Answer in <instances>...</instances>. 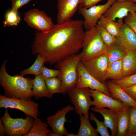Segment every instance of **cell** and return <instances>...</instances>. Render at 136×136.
<instances>
[{"label": "cell", "mask_w": 136, "mask_h": 136, "mask_svg": "<svg viewBox=\"0 0 136 136\" xmlns=\"http://www.w3.org/2000/svg\"><path fill=\"white\" fill-rule=\"evenodd\" d=\"M83 21L71 19L55 25L47 32L36 31L31 47L32 54H40L45 63L52 65L77 54L82 48L84 35Z\"/></svg>", "instance_id": "obj_1"}, {"label": "cell", "mask_w": 136, "mask_h": 136, "mask_svg": "<svg viewBox=\"0 0 136 136\" xmlns=\"http://www.w3.org/2000/svg\"><path fill=\"white\" fill-rule=\"evenodd\" d=\"M7 60H3L0 69V84L4 91V95L9 98L31 100L33 79L24 77L21 74L10 75L6 69Z\"/></svg>", "instance_id": "obj_2"}, {"label": "cell", "mask_w": 136, "mask_h": 136, "mask_svg": "<svg viewBox=\"0 0 136 136\" xmlns=\"http://www.w3.org/2000/svg\"><path fill=\"white\" fill-rule=\"evenodd\" d=\"M81 60L80 53L68 56L56 64L55 67L60 71L58 77L61 81V93L65 95L75 88L78 80L77 67Z\"/></svg>", "instance_id": "obj_3"}, {"label": "cell", "mask_w": 136, "mask_h": 136, "mask_svg": "<svg viewBox=\"0 0 136 136\" xmlns=\"http://www.w3.org/2000/svg\"><path fill=\"white\" fill-rule=\"evenodd\" d=\"M82 46V50L80 53L81 61L106 53L108 48L96 26L85 31Z\"/></svg>", "instance_id": "obj_4"}, {"label": "cell", "mask_w": 136, "mask_h": 136, "mask_svg": "<svg viewBox=\"0 0 136 136\" xmlns=\"http://www.w3.org/2000/svg\"><path fill=\"white\" fill-rule=\"evenodd\" d=\"M1 118L6 134L8 136H25L31 128L34 120L29 116H26L25 119L13 118L10 116L7 108Z\"/></svg>", "instance_id": "obj_5"}, {"label": "cell", "mask_w": 136, "mask_h": 136, "mask_svg": "<svg viewBox=\"0 0 136 136\" xmlns=\"http://www.w3.org/2000/svg\"><path fill=\"white\" fill-rule=\"evenodd\" d=\"M70 101L74 106L76 113L79 115H83L89 119V111L91 106L90 89L88 88H74L67 93Z\"/></svg>", "instance_id": "obj_6"}, {"label": "cell", "mask_w": 136, "mask_h": 136, "mask_svg": "<svg viewBox=\"0 0 136 136\" xmlns=\"http://www.w3.org/2000/svg\"><path fill=\"white\" fill-rule=\"evenodd\" d=\"M38 105L33 100H26L14 98H9L0 95V108H5L18 109L23 112L26 116L34 119L38 118L40 115Z\"/></svg>", "instance_id": "obj_7"}, {"label": "cell", "mask_w": 136, "mask_h": 136, "mask_svg": "<svg viewBox=\"0 0 136 136\" xmlns=\"http://www.w3.org/2000/svg\"><path fill=\"white\" fill-rule=\"evenodd\" d=\"M24 19L29 26L42 32L52 29L55 25L51 18L44 11L37 9L29 10L24 13Z\"/></svg>", "instance_id": "obj_8"}, {"label": "cell", "mask_w": 136, "mask_h": 136, "mask_svg": "<svg viewBox=\"0 0 136 136\" xmlns=\"http://www.w3.org/2000/svg\"><path fill=\"white\" fill-rule=\"evenodd\" d=\"M116 0H108L105 4L95 5L86 9L79 6V13L84 18L83 25L84 28L88 30L95 26L100 17Z\"/></svg>", "instance_id": "obj_9"}, {"label": "cell", "mask_w": 136, "mask_h": 136, "mask_svg": "<svg viewBox=\"0 0 136 136\" xmlns=\"http://www.w3.org/2000/svg\"><path fill=\"white\" fill-rule=\"evenodd\" d=\"M81 61L91 75L100 82L105 83V77L108 64L106 53Z\"/></svg>", "instance_id": "obj_10"}, {"label": "cell", "mask_w": 136, "mask_h": 136, "mask_svg": "<svg viewBox=\"0 0 136 136\" xmlns=\"http://www.w3.org/2000/svg\"><path fill=\"white\" fill-rule=\"evenodd\" d=\"M77 69L78 78L76 88H88L91 89L97 90L111 96L106 84L100 82L91 75L85 68L81 61L79 63Z\"/></svg>", "instance_id": "obj_11"}, {"label": "cell", "mask_w": 136, "mask_h": 136, "mask_svg": "<svg viewBox=\"0 0 136 136\" xmlns=\"http://www.w3.org/2000/svg\"><path fill=\"white\" fill-rule=\"evenodd\" d=\"M91 96L93 98L91 105L97 108H108L116 111H123L127 106L119 100L115 99L103 92L90 89Z\"/></svg>", "instance_id": "obj_12"}, {"label": "cell", "mask_w": 136, "mask_h": 136, "mask_svg": "<svg viewBox=\"0 0 136 136\" xmlns=\"http://www.w3.org/2000/svg\"><path fill=\"white\" fill-rule=\"evenodd\" d=\"M74 110V107L68 105L58 110L55 114L46 118L47 124L57 136L66 135L68 133L64 126L65 123L69 121L65 116L67 113Z\"/></svg>", "instance_id": "obj_13"}, {"label": "cell", "mask_w": 136, "mask_h": 136, "mask_svg": "<svg viewBox=\"0 0 136 136\" xmlns=\"http://www.w3.org/2000/svg\"><path fill=\"white\" fill-rule=\"evenodd\" d=\"M135 12L134 3L128 1L122 2L116 1L103 15L107 18L116 21V19L122 20L129 13Z\"/></svg>", "instance_id": "obj_14"}, {"label": "cell", "mask_w": 136, "mask_h": 136, "mask_svg": "<svg viewBox=\"0 0 136 136\" xmlns=\"http://www.w3.org/2000/svg\"><path fill=\"white\" fill-rule=\"evenodd\" d=\"M80 0H58L57 21L60 24L71 19L78 10Z\"/></svg>", "instance_id": "obj_15"}, {"label": "cell", "mask_w": 136, "mask_h": 136, "mask_svg": "<svg viewBox=\"0 0 136 136\" xmlns=\"http://www.w3.org/2000/svg\"><path fill=\"white\" fill-rule=\"evenodd\" d=\"M115 37L116 43L126 51L136 49V34L124 23Z\"/></svg>", "instance_id": "obj_16"}, {"label": "cell", "mask_w": 136, "mask_h": 136, "mask_svg": "<svg viewBox=\"0 0 136 136\" xmlns=\"http://www.w3.org/2000/svg\"><path fill=\"white\" fill-rule=\"evenodd\" d=\"M105 84L112 98L120 100L127 106L136 107V102L122 88L112 80L108 81Z\"/></svg>", "instance_id": "obj_17"}, {"label": "cell", "mask_w": 136, "mask_h": 136, "mask_svg": "<svg viewBox=\"0 0 136 136\" xmlns=\"http://www.w3.org/2000/svg\"><path fill=\"white\" fill-rule=\"evenodd\" d=\"M91 109L103 116L105 123L111 131V136L116 135L118 131V117L116 111L109 109L95 107L91 108Z\"/></svg>", "instance_id": "obj_18"}, {"label": "cell", "mask_w": 136, "mask_h": 136, "mask_svg": "<svg viewBox=\"0 0 136 136\" xmlns=\"http://www.w3.org/2000/svg\"><path fill=\"white\" fill-rule=\"evenodd\" d=\"M32 92L33 97L36 100L44 97L51 98L52 97L48 91L45 80L40 75L35 76L33 79Z\"/></svg>", "instance_id": "obj_19"}, {"label": "cell", "mask_w": 136, "mask_h": 136, "mask_svg": "<svg viewBox=\"0 0 136 136\" xmlns=\"http://www.w3.org/2000/svg\"><path fill=\"white\" fill-rule=\"evenodd\" d=\"M122 65L123 77L136 74V49L126 51Z\"/></svg>", "instance_id": "obj_20"}, {"label": "cell", "mask_w": 136, "mask_h": 136, "mask_svg": "<svg viewBox=\"0 0 136 136\" xmlns=\"http://www.w3.org/2000/svg\"><path fill=\"white\" fill-rule=\"evenodd\" d=\"M130 107L127 106L123 111H116L118 117L117 136H126L129 124Z\"/></svg>", "instance_id": "obj_21"}, {"label": "cell", "mask_w": 136, "mask_h": 136, "mask_svg": "<svg viewBox=\"0 0 136 136\" xmlns=\"http://www.w3.org/2000/svg\"><path fill=\"white\" fill-rule=\"evenodd\" d=\"M123 23L122 19H118L117 21H114L107 18L103 15L99 18L97 24L103 27L116 37L118 34L121 27Z\"/></svg>", "instance_id": "obj_22"}, {"label": "cell", "mask_w": 136, "mask_h": 136, "mask_svg": "<svg viewBox=\"0 0 136 136\" xmlns=\"http://www.w3.org/2000/svg\"><path fill=\"white\" fill-rule=\"evenodd\" d=\"M122 59L113 62L108 67L105 77V81L118 80L123 77Z\"/></svg>", "instance_id": "obj_23"}, {"label": "cell", "mask_w": 136, "mask_h": 136, "mask_svg": "<svg viewBox=\"0 0 136 136\" xmlns=\"http://www.w3.org/2000/svg\"><path fill=\"white\" fill-rule=\"evenodd\" d=\"M79 119L80 125L78 131L76 136H98V133L91 125L89 119L82 115H79Z\"/></svg>", "instance_id": "obj_24"}, {"label": "cell", "mask_w": 136, "mask_h": 136, "mask_svg": "<svg viewBox=\"0 0 136 136\" xmlns=\"http://www.w3.org/2000/svg\"><path fill=\"white\" fill-rule=\"evenodd\" d=\"M48 126L47 123L43 122L39 118L34 119L31 128L25 136H47L48 133L51 131L47 128Z\"/></svg>", "instance_id": "obj_25"}, {"label": "cell", "mask_w": 136, "mask_h": 136, "mask_svg": "<svg viewBox=\"0 0 136 136\" xmlns=\"http://www.w3.org/2000/svg\"><path fill=\"white\" fill-rule=\"evenodd\" d=\"M126 51L116 43L108 47L106 53L108 61V66L113 62L122 59Z\"/></svg>", "instance_id": "obj_26"}, {"label": "cell", "mask_w": 136, "mask_h": 136, "mask_svg": "<svg viewBox=\"0 0 136 136\" xmlns=\"http://www.w3.org/2000/svg\"><path fill=\"white\" fill-rule=\"evenodd\" d=\"M37 58L33 64L29 67L20 72V74L24 76L28 74L35 76L40 75L46 59L39 54H37Z\"/></svg>", "instance_id": "obj_27"}, {"label": "cell", "mask_w": 136, "mask_h": 136, "mask_svg": "<svg viewBox=\"0 0 136 136\" xmlns=\"http://www.w3.org/2000/svg\"><path fill=\"white\" fill-rule=\"evenodd\" d=\"M45 82L48 91L51 95L55 93H61V81L59 78H48L45 80Z\"/></svg>", "instance_id": "obj_28"}, {"label": "cell", "mask_w": 136, "mask_h": 136, "mask_svg": "<svg viewBox=\"0 0 136 136\" xmlns=\"http://www.w3.org/2000/svg\"><path fill=\"white\" fill-rule=\"evenodd\" d=\"M20 20V17L18 14V11L11 9L6 14L5 19L3 22L4 26H16Z\"/></svg>", "instance_id": "obj_29"}, {"label": "cell", "mask_w": 136, "mask_h": 136, "mask_svg": "<svg viewBox=\"0 0 136 136\" xmlns=\"http://www.w3.org/2000/svg\"><path fill=\"white\" fill-rule=\"evenodd\" d=\"M95 26L99 31L103 42L108 47L116 43L115 37L110 34L103 27L97 24Z\"/></svg>", "instance_id": "obj_30"}, {"label": "cell", "mask_w": 136, "mask_h": 136, "mask_svg": "<svg viewBox=\"0 0 136 136\" xmlns=\"http://www.w3.org/2000/svg\"><path fill=\"white\" fill-rule=\"evenodd\" d=\"M126 136H136V107H130L129 124Z\"/></svg>", "instance_id": "obj_31"}, {"label": "cell", "mask_w": 136, "mask_h": 136, "mask_svg": "<svg viewBox=\"0 0 136 136\" xmlns=\"http://www.w3.org/2000/svg\"><path fill=\"white\" fill-rule=\"evenodd\" d=\"M90 119L95 123L97 128L96 130L101 136H110V135L108 130V127L104 121H100L95 116L93 113H89Z\"/></svg>", "instance_id": "obj_32"}, {"label": "cell", "mask_w": 136, "mask_h": 136, "mask_svg": "<svg viewBox=\"0 0 136 136\" xmlns=\"http://www.w3.org/2000/svg\"><path fill=\"white\" fill-rule=\"evenodd\" d=\"M112 81L122 88H125L136 84V74L119 80Z\"/></svg>", "instance_id": "obj_33"}, {"label": "cell", "mask_w": 136, "mask_h": 136, "mask_svg": "<svg viewBox=\"0 0 136 136\" xmlns=\"http://www.w3.org/2000/svg\"><path fill=\"white\" fill-rule=\"evenodd\" d=\"M60 73V71L59 70L49 69L44 65L40 75L45 80L46 79L49 78L58 77Z\"/></svg>", "instance_id": "obj_34"}, {"label": "cell", "mask_w": 136, "mask_h": 136, "mask_svg": "<svg viewBox=\"0 0 136 136\" xmlns=\"http://www.w3.org/2000/svg\"><path fill=\"white\" fill-rule=\"evenodd\" d=\"M124 19V23L131 28L136 34V12L129 13Z\"/></svg>", "instance_id": "obj_35"}, {"label": "cell", "mask_w": 136, "mask_h": 136, "mask_svg": "<svg viewBox=\"0 0 136 136\" xmlns=\"http://www.w3.org/2000/svg\"><path fill=\"white\" fill-rule=\"evenodd\" d=\"M12 4L11 10L18 11L24 5L28 4L32 0H10Z\"/></svg>", "instance_id": "obj_36"}, {"label": "cell", "mask_w": 136, "mask_h": 136, "mask_svg": "<svg viewBox=\"0 0 136 136\" xmlns=\"http://www.w3.org/2000/svg\"><path fill=\"white\" fill-rule=\"evenodd\" d=\"M102 0H80L79 6L86 9L88 8L96 5L98 2Z\"/></svg>", "instance_id": "obj_37"}, {"label": "cell", "mask_w": 136, "mask_h": 136, "mask_svg": "<svg viewBox=\"0 0 136 136\" xmlns=\"http://www.w3.org/2000/svg\"><path fill=\"white\" fill-rule=\"evenodd\" d=\"M123 89L136 102V84Z\"/></svg>", "instance_id": "obj_38"}, {"label": "cell", "mask_w": 136, "mask_h": 136, "mask_svg": "<svg viewBox=\"0 0 136 136\" xmlns=\"http://www.w3.org/2000/svg\"><path fill=\"white\" fill-rule=\"evenodd\" d=\"M6 134L4 126L3 123L2 118L0 119V136H4Z\"/></svg>", "instance_id": "obj_39"}, {"label": "cell", "mask_w": 136, "mask_h": 136, "mask_svg": "<svg viewBox=\"0 0 136 136\" xmlns=\"http://www.w3.org/2000/svg\"><path fill=\"white\" fill-rule=\"evenodd\" d=\"M47 136H57V135L53 132L52 131H51L49 132L47 134Z\"/></svg>", "instance_id": "obj_40"}, {"label": "cell", "mask_w": 136, "mask_h": 136, "mask_svg": "<svg viewBox=\"0 0 136 136\" xmlns=\"http://www.w3.org/2000/svg\"><path fill=\"white\" fill-rule=\"evenodd\" d=\"M66 136H76V135H75L73 133H68Z\"/></svg>", "instance_id": "obj_41"}, {"label": "cell", "mask_w": 136, "mask_h": 136, "mask_svg": "<svg viewBox=\"0 0 136 136\" xmlns=\"http://www.w3.org/2000/svg\"><path fill=\"white\" fill-rule=\"evenodd\" d=\"M127 1L133 3H136V0H127Z\"/></svg>", "instance_id": "obj_42"}, {"label": "cell", "mask_w": 136, "mask_h": 136, "mask_svg": "<svg viewBox=\"0 0 136 136\" xmlns=\"http://www.w3.org/2000/svg\"><path fill=\"white\" fill-rule=\"evenodd\" d=\"M127 1V0H116V1L119 2H122L125 1Z\"/></svg>", "instance_id": "obj_43"}, {"label": "cell", "mask_w": 136, "mask_h": 136, "mask_svg": "<svg viewBox=\"0 0 136 136\" xmlns=\"http://www.w3.org/2000/svg\"><path fill=\"white\" fill-rule=\"evenodd\" d=\"M135 12H136V3H134Z\"/></svg>", "instance_id": "obj_44"}]
</instances>
